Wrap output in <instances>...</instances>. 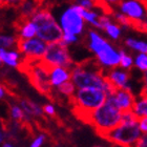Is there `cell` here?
Here are the masks:
<instances>
[{"instance_id": "13", "label": "cell", "mask_w": 147, "mask_h": 147, "mask_svg": "<svg viewBox=\"0 0 147 147\" xmlns=\"http://www.w3.org/2000/svg\"><path fill=\"white\" fill-rule=\"evenodd\" d=\"M106 78L115 88H126L131 90L129 71L117 66L105 71Z\"/></svg>"}, {"instance_id": "15", "label": "cell", "mask_w": 147, "mask_h": 147, "mask_svg": "<svg viewBox=\"0 0 147 147\" xmlns=\"http://www.w3.org/2000/svg\"><path fill=\"white\" fill-rule=\"evenodd\" d=\"M16 36L18 39H28L37 36V26L31 18H19L16 24Z\"/></svg>"}, {"instance_id": "9", "label": "cell", "mask_w": 147, "mask_h": 147, "mask_svg": "<svg viewBox=\"0 0 147 147\" xmlns=\"http://www.w3.org/2000/svg\"><path fill=\"white\" fill-rule=\"evenodd\" d=\"M41 61L47 66H64L67 68H73L76 64L68 51V46L62 41L54 43H49L46 52Z\"/></svg>"}, {"instance_id": "41", "label": "cell", "mask_w": 147, "mask_h": 147, "mask_svg": "<svg viewBox=\"0 0 147 147\" xmlns=\"http://www.w3.org/2000/svg\"><path fill=\"white\" fill-rule=\"evenodd\" d=\"M145 32L147 33V22H146V25H145Z\"/></svg>"}, {"instance_id": "22", "label": "cell", "mask_w": 147, "mask_h": 147, "mask_svg": "<svg viewBox=\"0 0 147 147\" xmlns=\"http://www.w3.org/2000/svg\"><path fill=\"white\" fill-rule=\"evenodd\" d=\"M9 113H11V117L12 119L16 122H25L30 120L26 113H24V110L22 109V107L20 105L17 104H13L11 106V109H9Z\"/></svg>"}, {"instance_id": "4", "label": "cell", "mask_w": 147, "mask_h": 147, "mask_svg": "<svg viewBox=\"0 0 147 147\" xmlns=\"http://www.w3.org/2000/svg\"><path fill=\"white\" fill-rule=\"evenodd\" d=\"M108 94L103 89L95 87L77 88L71 98L76 116L85 121L89 113L100 107L107 99Z\"/></svg>"}, {"instance_id": "26", "label": "cell", "mask_w": 147, "mask_h": 147, "mask_svg": "<svg viewBox=\"0 0 147 147\" xmlns=\"http://www.w3.org/2000/svg\"><path fill=\"white\" fill-rule=\"evenodd\" d=\"M111 16H113V19L117 23H119L123 28H132V23L131 21L129 20L127 17H126L123 13L119 12L118 9H113V13H111Z\"/></svg>"}, {"instance_id": "25", "label": "cell", "mask_w": 147, "mask_h": 147, "mask_svg": "<svg viewBox=\"0 0 147 147\" xmlns=\"http://www.w3.org/2000/svg\"><path fill=\"white\" fill-rule=\"evenodd\" d=\"M17 36L0 34V49H13L15 45H17Z\"/></svg>"}, {"instance_id": "42", "label": "cell", "mask_w": 147, "mask_h": 147, "mask_svg": "<svg viewBox=\"0 0 147 147\" xmlns=\"http://www.w3.org/2000/svg\"><path fill=\"white\" fill-rule=\"evenodd\" d=\"M1 64H2V61H1V58H0V66H1Z\"/></svg>"}, {"instance_id": "24", "label": "cell", "mask_w": 147, "mask_h": 147, "mask_svg": "<svg viewBox=\"0 0 147 147\" xmlns=\"http://www.w3.org/2000/svg\"><path fill=\"white\" fill-rule=\"evenodd\" d=\"M120 67L130 71L134 67V56L130 55L124 49H121V56H120Z\"/></svg>"}, {"instance_id": "34", "label": "cell", "mask_w": 147, "mask_h": 147, "mask_svg": "<svg viewBox=\"0 0 147 147\" xmlns=\"http://www.w3.org/2000/svg\"><path fill=\"white\" fill-rule=\"evenodd\" d=\"M135 147H147V132L146 134H142Z\"/></svg>"}, {"instance_id": "35", "label": "cell", "mask_w": 147, "mask_h": 147, "mask_svg": "<svg viewBox=\"0 0 147 147\" xmlns=\"http://www.w3.org/2000/svg\"><path fill=\"white\" fill-rule=\"evenodd\" d=\"M24 0H5V6L9 7H18Z\"/></svg>"}, {"instance_id": "31", "label": "cell", "mask_w": 147, "mask_h": 147, "mask_svg": "<svg viewBox=\"0 0 147 147\" xmlns=\"http://www.w3.org/2000/svg\"><path fill=\"white\" fill-rule=\"evenodd\" d=\"M45 139L46 136L44 134H40L38 137H36L33 140V142L31 143V147H41L43 145V143H44V141H45Z\"/></svg>"}, {"instance_id": "23", "label": "cell", "mask_w": 147, "mask_h": 147, "mask_svg": "<svg viewBox=\"0 0 147 147\" xmlns=\"http://www.w3.org/2000/svg\"><path fill=\"white\" fill-rule=\"evenodd\" d=\"M134 66L142 73L147 71V53H137L134 57Z\"/></svg>"}, {"instance_id": "5", "label": "cell", "mask_w": 147, "mask_h": 147, "mask_svg": "<svg viewBox=\"0 0 147 147\" xmlns=\"http://www.w3.org/2000/svg\"><path fill=\"white\" fill-rule=\"evenodd\" d=\"M31 19L36 24L37 37H39L40 39L45 41L47 44L62 41L63 31L49 9L38 6Z\"/></svg>"}, {"instance_id": "20", "label": "cell", "mask_w": 147, "mask_h": 147, "mask_svg": "<svg viewBox=\"0 0 147 147\" xmlns=\"http://www.w3.org/2000/svg\"><path fill=\"white\" fill-rule=\"evenodd\" d=\"M124 45L128 49L136 53H147V41L134 37H127L124 39Z\"/></svg>"}, {"instance_id": "16", "label": "cell", "mask_w": 147, "mask_h": 147, "mask_svg": "<svg viewBox=\"0 0 147 147\" xmlns=\"http://www.w3.org/2000/svg\"><path fill=\"white\" fill-rule=\"evenodd\" d=\"M0 58L3 64L9 67H20L22 63V55L18 49H0Z\"/></svg>"}, {"instance_id": "6", "label": "cell", "mask_w": 147, "mask_h": 147, "mask_svg": "<svg viewBox=\"0 0 147 147\" xmlns=\"http://www.w3.org/2000/svg\"><path fill=\"white\" fill-rule=\"evenodd\" d=\"M141 135L142 132L139 128L138 121H135L121 122L115 128L102 136V138L120 147H135Z\"/></svg>"}, {"instance_id": "40", "label": "cell", "mask_w": 147, "mask_h": 147, "mask_svg": "<svg viewBox=\"0 0 147 147\" xmlns=\"http://www.w3.org/2000/svg\"><path fill=\"white\" fill-rule=\"evenodd\" d=\"M5 6V0H0V7H4Z\"/></svg>"}, {"instance_id": "37", "label": "cell", "mask_w": 147, "mask_h": 147, "mask_svg": "<svg viewBox=\"0 0 147 147\" xmlns=\"http://www.w3.org/2000/svg\"><path fill=\"white\" fill-rule=\"evenodd\" d=\"M6 95H7V92H6L5 86L0 83V100H2V99L5 98Z\"/></svg>"}, {"instance_id": "8", "label": "cell", "mask_w": 147, "mask_h": 147, "mask_svg": "<svg viewBox=\"0 0 147 147\" xmlns=\"http://www.w3.org/2000/svg\"><path fill=\"white\" fill-rule=\"evenodd\" d=\"M131 21L132 28L145 32L147 22V0H121L116 7Z\"/></svg>"}, {"instance_id": "33", "label": "cell", "mask_w": 147, "mask_h": 147, "mask_svg": "<svg viewBox=\"0 0 147 147\" xmlns=\"http://www.w3.org/2000/svg\"><path fill=\"white\" fill-rule=\"evenodd\" d=\"M43 111H44V113H46L47 116H51V117L56 115V109H55V107H54V105L49 104V103L43 106Z\"/></svg>"}, {"instance_id": "28", "label": "cell", "mask_w": 147, "mask_h": 147, "mask_svg": "<svg viewBox=\"0 0 147 147\" xmlns=\"http://www.w3.org/2000/svg\"><path fill=\"white\" fill-rule=\"evenodd\" d=\"M57 89H58L59 94H61V95H63L64 97H68V98L71 99L74 96V94L76 92L77 87L75 86L73 81L69 80L67 82L63 83L62 85H60Z\"/></svg>"}, {"instance_id": "32", "label": "cell", "mask_w": 147, "mask_h": 147, "mask_svg": "<svg viewBox=\"0 0 147 147\" xmlns=\"http://www.w3.org/2000/svg\"><path fill=\"white\" fill-rule=\"evenodd\" d=\"M138 125H139V128H140L142 134H146L147 132V117L139 118Z\"/></svg>"}, {"instance_id": "17", "label": "cell", "mask_w": 147, "mask_h": 147, "mask_svg": "<svg viewBox=\"0 0 147 147\" xmlns=\"http://www.w3.org/2000/svg\"><path fill=\"white\" fill-rule=\"evenodd\" d=\"M76 7L87 24L95 28L96 30H100V17L103 12L99 13L97 9H84L83 6H80L78 4H76Z\"/></svg>"}, {"instance_id": "39", "label": "cell", "mask_w": 147, "mask_h": 147, "mask_svg": "<svg viewBox=\"0 0 147 147\" xmlns=\"http://www.w3.org/2000/svg\"><path fill=\"white\" fill-rule=\"evenodd\" d=\"M2 147H14V145H13L11 142L6 141V142H4V143L2 144Z\"/></svg>"}, {"instance_id": "14", "label": "cell", "mask_w": 147, "mask_h": 147, "mask_svg": "<svg viewBox=\"0 0 147 147\" xmlns=\"http://www.w3.org/2000/svg\"><path fill=\"white\" fill-rule=\"evenodd\" d=\"M49 76L53 88H58L63 83L71 80V69L64 66H53L49 67Z\"/></svg>"}, {"instance_id": "36", "label": "cell", "mask_w": 147, "mask_h": 147, "mask_svg": "<svg viewBox=\"0 0 147 147\" xmlns=\"http://www.w3.org/2000/svg\"><path fill=\"white\" fill-rule=\"evenodd\" d=\"M142 92H147V71L142 75Z\"/></svg>"}, {"instance_id": "44", "label": "cell", "mask_w": 147, "mask_h": 147, "mask_svg": "<svg viewBox=\"0 0 147 147\" xmlns=\"http://www.w3.org/2000/svg\"><path fill=\"white\" fill-rule=\"evenodd\" d=\"M95 1H97V0H95ZM97 2H98V1H97Z\"/></svg>"}, {"instance_id": "21", "label": "cell", "mask_w": 147, "mask_h": 147, "mask_svg": "<svg viewBox=\"0 0 147 147\" xmlns=\"http://www.w3.org/2000/svg\"><path fill=\"white\" fill-rule=\"evenodd\" d=\"M17 9L19 11L20 18L28 19L31 18L33 14L36 12V9H38V5H36L34 1H32V0H24Z\"/></svg>"}, {"instance_id": "11", "label": "cell", "mask_w": 147, "mask_h": 147, "mask_svg": "<svg viewBox=\"0 0 147 147\" xmlns=\"http://www.w3.org/2000/svg\"><path fill=\"white\" fill-rule=\"evenodd\" d=\"M16 46L24 58V61L33 62L42 60L47 49V43L36 36L28 39H18Z\"/></svg>"}, {"instance_id": "3", "label": "cell", "mask_w": 147, "mask_h": 147, "mask_svg": "<svg viewBox=\"0 0 147 147\" xmlns=\"http://www.w3.org/2000/svg\"><path fill=\"white\" fill-rule=\"evenodd\" d=\"M122 113L107 97L106 101L100 107L89 113L85 122L90 124L102 137L121 123Z\"/></svg>"}, {"instance_id": "30", "label": "cell", "mask_w": 147, "mask_h": 147, "mask_svg": "<svg viewBox=\"0 0 147 147\" xmlns=\"http://www.w3.org/2000/svg\"><path fill=\"white\" fill-rule=\"evenodd\" d=\"M80 40V36H77V35L73 34H63L62 37V42H64L66 45H71V44H75V43H78Z\"/></svg>"}, {"instance_id": "12", "label": "cell", "mask_w": 147, "mask_h": 147, "mask_svg": "<svg viewBox=\"0 0 147 147\" xmlns=\"http://www.w3.org/2000/svg\"><path fill=\"white\" fill-rule=\"evenodd\" d=\"M107 97L121 111L131 110L137 98L132 90L126 88H115L110 94H108Z\"/></svg>"}, {"instance_id": "43", "label": "cell", "mask_w": 147, "mask_h": 147, "mask_svg": "<svg viewBox=\"0 0 147 147\" xmlns=\"http://www.w3.org/2000/svg\"><path fill=\"white\" fill-rule=\"evenodd\" d=\"M96 147H102V146H96Z\"/></svg>"}, {"instance_id": "29", "label": "cell", "mask_w": 147, "mask_h": 147, "mask_svg": "<svg viewBox=\"0 0 147 147\" xmlns=\"http://www.w3.org/2000/svg\"><path fill=\"white\" fill-rule=\"evenodd\" d=\"M73 4H78L80 6H83L84 9H99V4L95 0H71Z\"/></svg>"}, {"instance_id": "27", "label": "cell", "mask_w": 147, "mask_h": 147, "mask_svg": "<svg viewBox=\"0 0 147 147\" xmlns=\"http://www.w3.org/2000/svg\"><path fill=\"white\" fill-rule=\"evenodd\" d=\"M99 4V9L103 13L111 14L113 9H116L121 0H97Z\"/></svg>"}, {"instance_id": "1", "label": "cell", "mask_w": 147, "mask_h": 147, "mask_svg": "<svg viewBox=\"0 0 147 147\" xmlns=\"http://www.w3.org/2000/svg\"><path fill=\"white\" fill-rule=\"evenodd\" d=\"M71 81L77 88L95 87L103 89L107 94L115 89L106 78L105 71L97 63L96 59L74 65L71 68Z\"/></svg>"}, {"instance_id": "2", "label": "cell", "mask_w": 147, "mask_h": 147, "mask_svg": "<svg viewBox=\"0 0 147 147\" xmlns=\"http://www.w3.org/2000/svg\"><path fill=\"white\" fill-rule=\"evenodd\" d=\"M86 45L95 56L97 63L105 71L119 66L121 49H117L110 40L101 35L97 30L89 28L85 35Z\"/></svg>"}, {"instance_id": "10", "label": "cell", "mask_w": 147, "mask_h": 147, "mask_svg": "<svg viewBox=\"0 0 147 147\" xmlns=\"http://www.w3.org/2000/svg\"><path fill=\"white\" fill-rule=\"evenodd\" d=\"M58 22L63 31V34H73L80 37L84 34L86 22L78 12L76 4L67 6L60 14Z\"/></svg>"}, {"instance_id": "18", "label": "cell", "mask_w": 147, "mask_h": 147, "mask_svg": "<svg viewBox=\"0 0 147 147\" xmlns=\"http://www.w3.org/2000/svg\"><path fill=\"white\" fill-rule=\"evenodd\" d=\"M131 110L138 119L142 117H147V92H141V94L136 98Z\"/></svg>"}, {"instance_id": "38", "label": "cell", "mask_w": 147, "mask_h": 147, "mask_svg": "<svg viewBox=\"0 0 147 147\" xmlns=\"http://www.w3.org/2000/svg\"><path fill=\"white\" fill-rule=\"evenodd\" d=\"M4 137H5V136H4V132H3L2 129L0 128V144L4 141Z\"/></svg>"}, {"instance_id": "7", "label": "cell", "mask_w": 147, "mask_h": 147, "mask_svg": "<svg viewBox=\"0 0 147 147\" xmlns=\"http://www.w3.org/2000/svg\"><path fill=\"white\" fill-rule=\"evenodd\" d=\"M21 67H24V71L28 75L30 82L40 94L46 97L52 96L53 86L49 82V67H47L41 60L33 62L22 61L19 68Z\"/></svg>"}, {"instance_id": "19", "label": "cell", "mask_w": 147, "mask_h": 147, "mask_svg": "<svg viewBox=\"0 0 147 147\" xmlns=\"http://www.w3.org/2000/svg\"><path fill=\"white\" fill-rule=\"evenodd\" d=\"M20 106L22 107V109L24 110V113H26V116L31 119L32 116L34 117H40L43 115V107H41L40 105H38L35 102L28 100V99H22L20 101Z\"/></svg>"}]
</instances>
